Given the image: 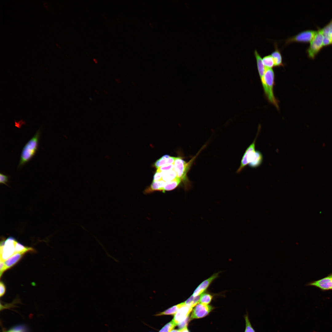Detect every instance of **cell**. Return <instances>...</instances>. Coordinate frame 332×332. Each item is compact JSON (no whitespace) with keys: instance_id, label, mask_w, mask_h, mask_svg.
Wrapping results in <instances>:
<instances>
[{"instance_id":"cell-1","label":"cell","mask_w":332,"mask_h":332,"mask_svg":"<svg viewBox=\"0 0 332 332\" xmlns=\"http://www.w3.org/2000/svg\"><path fill=\"white\" fill-rule=\"evenodd\" d=\"M275 73L272 68H266L262 83L265 95L268 101L278 109L279 102L274 93Z\"/></svg>"},{"instance_id":"cell-2","label":"cell","mask_w":332,"mask_h":332,"mask_svg":"<svg viewBox=\"0 0 332 332\" xmlns=\"http://www.w3.org/2000/svg\"><path fill=\"white\" fill-rule=\"evenodd\" d=\"M40 133V129H39L23 147L21 153L18 168L23 166L35 155L38 149Z\"/></svg>"},{"instance_id":"cell-3","label":"cell","mask_w":332,"mask_h":332,"mask_svg":"<svg viewBox=\"0 0 332 332\" xmlns=\"http://www.w3.org/2000/svg\"><path fill=\"white\" fill-rule=\"evenodd\" d=\"M196 157H194L188 162L184 160L182 157H176L174 164V169L177 177L184 183L185 189L187 190L190 187V183L187 176V173Z\"/></svg>"},{"instance_id":"cell-4","label":"cell","mask_w":332,"mask_h":332,"mask_svg":"<svg viewBox=\"0 0 332 332\" xmlns=\"http://www.w3.org/2000/svg\"><path fill=\"white\" fill-rule=\"evenodd\" d=\"M316 33L306 50L308 57L314 59L324 47L323 36L321 28L318 27Z\"/></svg>"},{"instance_id":"cell-5","label":"cell","mask_w":332,"mask_h":332,"mask_svg":"<svg viewBox=\"0 0 332 332\" xmlns=\"http://www.w3.org/2000/svg\"><path fill=\"white\" fill-rule=\"evenodd\" d=\"M17 241L12 236L2 239L0 245V259L4 261L15 253V246Z\"/></svg>"},{"instance_id":"cell-6","label":"cell","mask_w":332,"mask_h":332,"mask_svg":"<svg viewBox=\"0 0 332 332\" xmlns=\"http://www.w3.org/2000/svg\"><path fill=\"white\" fill-rule=\"evenodd\" d=\"M317 30H308L302 31L297 34L288 38L285 40V45L293 42L308 43L312 40Z\"/></svg>"},{"instance_id":"cell-7","label":"cell","mask_w":332,"mask_h":332,"mask_svg":"<svg viewBox=\"0 0 332 332\" xmlns=\"http://www.w3.org/2000/svg\"><path fill=\"white\" fill-rule=\"evenodd\" d=\"M259 129L254 140L247 148L241 159L240 166L237 171L239 173L252 161L254 156L255 150V145L257 138L259 133Z\"/></svg>"},{"instance_id":"cell-8","label":"cell","mask_w":332,"mask_h":332,"mask_svg":"<svg viewBox=\"0 0 332 332\" xmlns=\"http://www.w3.org/2000/svg\"><path fill=\"white\" fill-rule=\"evenodd\" d=\"M306 285L315 287L323 291L332 290V274L320 279L310 282Z\"/></svg>"},{"instance_id":"cell-9","label":"cell","mask_w":332,"mask_h":332,"mask_svg":"<svg viewBox=\"0 0 332 332\" xmlns=\"http://www.w3.org/2000/svg\"><path fill=\"white\" fill-rule=\"evenodd\" d=\"M212 309L211 306L199 303L192 310L190 319L204 317L209 314Z\"/></svg>"},{"instance_id":"cell-10","label":"cell","mask_w":332,"mask_h":332,"mask_svg":"<svg viewBox=\"0 0 332 332\" xmlns=\"http://www.w3.org/2000/svg\"><path fill=\"white\" fill-rule=\"evenodd\" d=\"M192 308L193 307L186 305L184 303L178 310L172 319L176 325L184 321L189 317Z\"/></svg>"},{"instance_id":"cell-11","label":"cell","mask_w":332,"mask_h":332,"mask_svg":"<svg viewBox=\"0 0 332 332\" xmlns=\"http://www.w3.org/2000/svg\"><path fill=\"white\" fill-rule=\"evenodd\" d=\"M323 36L324 47L331 45L330 40L332 37V19L323 27L321 28Z\"/></svg>"},{"instance_id":"cell-12","label":"cell","mask_w":332,"mask_h":332,"mask_svg":"<svg viewBox=\"0 0 332 332\" xmlns=\"http://www.w3.org/2000/svg\"><path fill=\"white\" fill-rule=\"evenodd\" d=\"M218 273L215 274L202 282L195 289L192 295L194 297L200 295L206 290L212 281L218 277Z\"/></svg>"},{"instance_id":"cell-13","label":"cell","mask_w":332,"mask_h":332,"mask_svg":"<svg viewBox=\"0 0 332 332\" xmlns=\"http://www.w3.org/2000/svg\"><path fill=\"white\" fill-rule=\"evenodd\" d=\"M166 182L161 180L157 181H152L151 184L144 190L143 192L145 194L151 193L155 191L163 192V189Z\"/></svg>"},{"instance_id":"cell-14","label":"cell","mask_w":332,"mask_h":332,"mask_svg":"<svg viewBox=\"0 0 332 332\" xmlns=\"http://www.w3.org/2000/svg\"><path fill=\"white\" fill-rule=\"evenodd\" d=\"M274 50L271 55L273 60L274 67L283 66L284 64L283 62L282 56L280 50L278 47L277 42H274Z\"/></svg>"},{"instance_id":"cell-15","label":"cell","mask_w":332,"mask_h":332,"mask_svg":"<svg viewBox=\"0 0 332 332\" xmlns=\"http://www.w3.org/2000/svg\"><path fill=\"white\" fill-rule=\"evenodd\" d=\"M176 157L165 155L157 160L154 164L153 166L157 169L163 166L173 164Z\"/></svg>"},{"instance_id":"cell-16","label":"cell","mask_w":332,"mask_h":332,"mask_svg":"<svg viewBox=\"0 0 332 332\" xmlns=\"http://www.w3.org/2000/svg\"><path fill=\"white\" fill-rule=\"evenodd\" d=\"M25 253H16L4 261L6 270L10 268L15 264L22 257Z\"/></svg>"},{"instance_id":"cell-17","label":"cell","mask_w":332,"mask_h":332,"mask_svg":"<svg viewBox=\"0 0 332 332\" xmlns=\"http://www.w3.org/2000/svg\"><path fill=\"white\" fill-rule=\"evenodd\" d=\"M254 53L256 60L257 69L261 80L264 77L266 68L263 64L262 58L257 50H254Z\"/></svg>"},{"instance_id":"cell-18","label":"cell","mask_w":332,"mask_h":332,"mask_svg":"<svg viewBox=\"0 0 332 332\" xmlns=\"http://www.w3.org/2000/svg\"><path fill=\"white\" fill-rule=\"evenodd\" d=\"M263 160V156L262 153L259 150H256L253 158L248 165L251 168H256L261 165Z\"/></svg>"},{"instance_id":"cell-19","label":"cell","mask_w":332,"mask_h":332,"mask_svg":"<svg viewBox=\"0 0 332 332\" xmlns=\"http://www.w3.org/2000/svg\"><path fill=\"white\" fill-rule=\"evenodd\" d=\"M181 181L180 179L177 177L172 181L166 182V184L163 189V192L165 193L167 191H170L174 189L179 186Z\"/></svg>"},{"instance_id":"cell-20","label":"cell","mask_w":332,"mask_h":332,"mask_svg":"<svg viewBox=\"0 0 332 332\" xmlns=\"http://www.w3.org/2000/svg\"><path fill=\"white\" fill-rule=\"evenodd\" d=\"M162 172L163 176L162 180L166 182L172 181L177 177L174 169L168 171Z\"/></svg>"},{"instance_id":"cell-21","label":"cell","mask_w":332,"mask_h":332,"mask_svg":"<svg viewBox=\"0 0 332 332\" xmlns=\"http://www.w3.org/2000/svg\"><path fill=\"white\" fill-rule=\"evenodd\" d=\"M184 304V302L181 303L178 305L174 306L169 309L166 310L164 311L161 312L157 315L156 316H161L165 315H172L175 314L178 310Z\"/></svg>"},{"instance_id":"cell-22","label":"cell","mask_w":332,"mask_h":332,"mask_svg":"<svg viewBox=\"0 0 332 332\" xmlns=\"http://www.w3.org/2000/svg\"><path fill=\"white\" fill-rule=\"evenodd\" d=\"M30 251H34V249L30 247L25 246L18 241L17 242L15 246V253L19 252L26 253Z\"/></svg>"},{"instance_id":"cell-23","label":"cell","mask_w":332,"mask_h":332,"mask_svg":"<svg viewBox=\"0 0 332 332\" xmlns=\"http://www.w3.org/2000/svg\"><path fill=\"white\" fill-rule=\"evenodd\" d=\"M200 295L196 297L191 296L184 302L186 305L193 307L199 303Z\"/></svg>"},{"instance_id":"cell-24","label":"cell","mask_w":332,"mask_h":332,"mask_svg":"<svg viewBox=\"0 0 332 332\" xmlns=\"http://www.w3.org/2000/svg\"><path fill=\"white\" fill-rule=\"evenodd\" d=\"M262 61L266 68H272L274 66L273 60L271 55L264 56L262 58Z\"/></svg>"},{"instance_id":"cell-25","label":"cell","mask_w":332,"mask_h":332,"mask_svg":"<svg viewBox=\"0 0 332 332\" xmlns=\"http://www.w3.org/2000/svg\"><path fill=\"white\" fill-rule=\"evenodd\" d=\"M212 298V296L210 294L207 293H204L200 295L199 302L208 305L211 302Z\"/></svg>"},{"instance_id":"cell-26","label":"cell","mask_w":332,"mask_h":332,"mask_svg":"<svg viewBox=\"0 0 332 332\" xmlns=\"http://www.w3.org/2000/svg\"><path fill=\"white\" fill-rule=\"evenodd\" d=\"M176 326L172 320L166 324L159 332H170Z\"/></svg>"},{"instance_id":"cell-27","label":"cell","mask_w":332,"mask_h":332,"mask_svg":"<svg viewBox=\"0 0 332 332\" xmlns=\"http://www.w3.org/2000/svg\"><path fill=\"white\" fill-rule=\"evenodd\" d=\"M246 328L244 332H255L252 326L247 315L245 317Z\"/></svg>"},{"instance_id":"cell-28","label":"cell","mask_w":332,"mask_h":332,"mask_svg":"<svg viewBox=\"0 0 332 332\" xmlns=\"http://www.w3.org/2000/svg\"><path fill=\"white\" fill-rule=\"evenodd\" d=\"M174 164H169L164 165L157 169V170L162 172L167 171L174 169Z\"/></svg>"},{"instance_id":"cell-29","label":"cell","mask_w":332,"mask_h":332,"mask_svg":"<svg viewBox=\"0 0 332 332\" xmlns=\"http://www.w3.org/2000/svg\"><path fill=\"white\" fill-rule=\"evenodd\" d=\"M162 172L157 169L153 176V181H157L162 180Z\"/></svg>"},{"instance_id":"cell-30","label":"cell","mask_w":332,"mask_h":332,"mask_svg":"<svg viewBox=\"0 0 332 332\" xmlns=\"http://www.w3.org/2000/svg\"><path fill=\"white\" fill-rule=\"evenodd\" d=\"M8 181V177L2 173L0 174V183L7 185V183Z\"/></svg>"},{"instance_id":"cell-31","label":"cell","mask_w":332,"mask_h":332,"mask_svg":"<svg viewBox=\"0 0 332 332\" xmlns=\"http://www.w3.org/2000/svg\"><path fill=\"white\" fill-rule=\"evenodd\" d=\"M5 266L4 264V261L0 259V277H1L3 273L6 270Z\"/></svg>"},{"instance_id":"cell-32","label":"cell","mask_w":332,"mask_h":332,"mask_svg":"<svg viewBox=\"0 0 332 332\" xmlns=\"http://www.w3.org/2000/svg\"><path fill=\"white\" fill-rule=\"evenodd\" d=\"M0 296L2 297L6 291V288L4 284L2 282L0 283Z\"/></svg>"},{"instance_id":"cell-33","label":"cell","mask_w":332,"mask_h":332,"mask_svg":"<svg viewBox=\"0 0 332 332\" xmlns=\"http://www.w3.org/2000/svg\"><path fill=\"white\" fill-rule=\"evenodd\" d=\"M170 332H189L188 331L187 327L186 326L182 329H180L179 330H172Z\"/></svg>"},{"instance_id":"cell-34","label":"cell","mask_w":332,"mask_h":332,"mask_svg":"<svg viewBox=\"0 0 332 332\" xmlns=\"http://www.w3.org/2000/svg\"><path fill=\"white\" fill-rule=\"evenodd\" d=\"M8 332H22V329L17 327L12 329L8 330Z\"/></svg>"},{"instance_id":"cell-35","label":"cell","mask_w":332,"mask_h":332,"mask_svg":"<svg viewBox=\"0 0 332 332\" xmlns=\"http://www.w3.org/2000/svg\"><path fill=\"white\" fill-rule=\"evenodd\" d=\"M93 60L95 63L97 64L98 63V61L97 59L94 58Z\"/></svg>"},{"instance_id":"cell-36","label":"cell","mask_w":332,"mask_h":332,"mask_svg":"<svg viewBox=\"0 0 332 332\" xmlns=\"http://www.w3.org/2000/svg\"><path fill=\"white\" fill-rule=\"evenodd\" d=\"M330 42H331V45H332V37H331V38Z\"/></svg>"},{"instance_id":"cell-37","label":"cell","mask_w":332,"mask_h":332,"mask_svg":"<svg viewBox=\"0 0 332 332\" xmlns=\"http://www.w3.org/2000/svg\"><path fill=\"white\" fill-rule=\"evenodd\" d=\"M8 332V331H5V332Z\"/></svg>"}]
</instances>
